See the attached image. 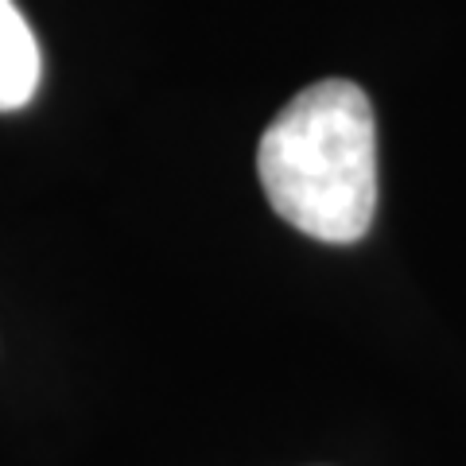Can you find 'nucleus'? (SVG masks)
<instances>
[{"mask_svg":"<svg viewBox=\"0 0 466 466\" xmlns=\"http://www.w3.org/2000/svg\"><path fill=\"white\" fill-rule=\"evenodd\" d=\"M260 187L288 226L354 245L377 214V125L358 82L327 78L272 116L257 148Z\"/></svg>","mask_w":466,"mask_h":466,"instance_id":"f257e3e1","label":"nucleus"},{"mask_svg":"<svg viewBox=\"0 0 466 466\" xmlns=\"http://www.w3.org/2000/svg\"><path fill=\"white\" fill-rule=\"evenodd\" d=\"M39 43L12 0H0V113L24 109L39 86Z\"/></svg>","mask_w":466,"mask_h":466,"instance_id":"f03ea898","label":"nucleus"}]
</instances>
